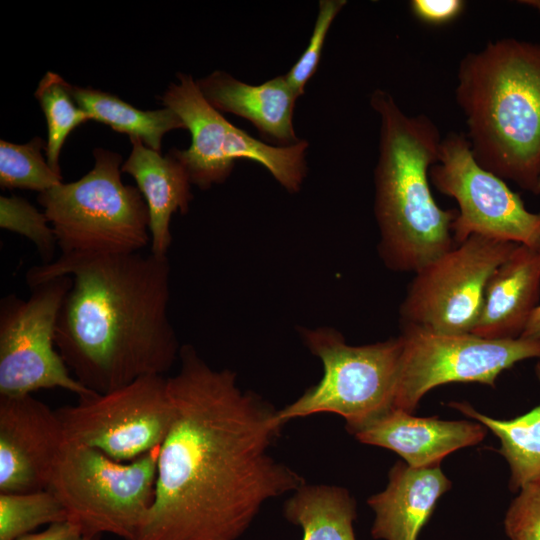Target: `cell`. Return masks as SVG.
<instances>
[{
	"mask_svg": "<svg viewBox=\"0 0 540 540\" xmlns=\"http://www.w3.org/2000/svg\"><path fill=\"white\" fill-rule=\"evenodd\" d=\"M305 341L322 361L324 373L317 385L278 410L284 425L296 418L333 413L345 419L353 434L393 408L403 347L400 335L351 346L341 334L322 328L306 332Z\"/></svg>",
	"mask_w": 540,
	"mask_h": 540,
	"instance_id": "7",
	"label": "cell"
},
{
	"mask_svg": "<svg viewBox=\"0 0 540 540\" xmlns=\"http://www.w3.org/2000/svg\"><path fill=\"white\" fill-rule=\"evenodd\" d=\"M167 378L143 376L57 408L66 441L97 449L119 462L161 446L174 418Z\"/></svg>",
	"mask_w": 540,
	"mask_h": 540,
	"instance_id": "11",
	"label": "cell"
},
{
	"mask_svg": "<svg viewBox=\"0 0 540 540\" xmlns=\"http://www.w3.org/2000/svg\"><path fill=\"white\" fill-rule=\"evenodd\" d=\"M517 244L472 235L418 272L400 306L403 324L436 333H471L495 269Z\"/></svg>",
	"mask_w": 540,
	"mask_h": 540,
	"instance_id": "12",
	"label": "cell"
},
{
	"mask_svg": "<svg viewBox=\"0 0 540 540\" xmlns=\"http://www.w3.org/2000/svg\"><path fill=\"white\" fill-rule=\"evenodd\" d=\"M540 383V360L534 368ZM450 406L489 428L500 440V454L510 470L509 488L540 483V403L529 412L510 420H499L476 411L465 402H452Z\"/></svg>",
	"mask_w": 540,
	"mask_h": 540,
	"instance_id": "21",
	"label": "cell"
},
{
	"mask_svg": "<svg viewBox=\"0 0 540 540\" xmlns=\"http://www.w3.org/2000/svg\"><path fill=\"white\" fill-rule=\"evenodd\" d=\"M208 103L250 121L267 139L290 146L300 141L293 126L294 107L299 97L285 75L260 85L244 83L216 70L196 81Z\"/></svg>",
	"mask_w": 540,
	"mask_h": 540,
	"instance_id": "18",
	"label": "cell"
},
{
	"mask_svg": "<svg viewBox=\"0 0 540 540\" xmlns=\"http://www.w3.org/2000/svg\"><path fill=\"white\" fill-rule=\"evenodd\" d=\"M132 150L121 171L137 183L149 211L150 252L166 255L171 245L170 221L180 211L186 213L192 199L189 173L176 148L162 156L142 140L130 138Z\"/></svg>",
	"mask_w": 540,
	"mask_h": 540,
	"instance_id": "19",
	"label": "cell"
},
{
	"mask_svg": "<svg viewBox=\"0 0 540 540\" xmlns=\"http://www.w3.org/2000/svg\"><path fill=\"white\" fill-rule=\"evenodd\" d=\"M46 144L40 137L26 144L0 141V186L3 189H27L42 193L62 183L41 154Z\"/></svg>",
	"mask_w": 540,
	"mask_h": 540,
	"instance_id": "25",
	"label": "cell"
},
{
	"mask_svg": "<svg viewBox=\"0 0 540 540\" xmlns=\"http://www.w3.org/2000/svg\"><path fill=\"white\" fill-rule=\"evenodd\" d=\"M69 275L55 344L72 376L107 393L148 375H164L180 348L168 316L166 255H60L26 273L30 288Z\"/></svg>",
	"mask_w": 540,
	"mask_h": 540,
	"instance_id": "2",
	"label": "cell"
},
{
	"mask_svg": "<svg viewBox=\"0 0 540 540\" xmlns=\"http://www.w3.org/2000/svg\"><path fill=\"white\" fill-rule=\"evenodd\" d=\"M160 448L124 463L66 441L48 490L85 534L135 540L154 501Z\"/></svg>",
	"mask_w": 540,
	"mask_h": 540,
	"instance_id": "6",
	"label": "cell"
},
{
	"mask_svg": "<svg viewBox=\"0 0 540 540\" xmlns=\"http://www.w3.org/2000/svg\"><path fill=\"white\" fill-rule=\"evenodd\" d=\"M82 178L38 195L61 255L140 252L151 242L149 211L139 189L121 180L122 157L96 148Z\"/></svg>",
	"mask_w": 540,
	"mask_h": 540,
	"instance_id": "5",
	"label": "cell"
},
{
	"mask_svg": "<svg viewBox=\"0 0 540 540\" xmlns=\"http://www.w3.org/2000/svg\"><path fill=\"white\" fill-rule=\"evenodd\" d=\"M462 0H412L410 9L420 21L430 25H442L456 19L464 10Z\"/></svg>",
	"mask_w": 540,
	"mask_h": 540,
	"instance_id": "29",
	"label": "cell"
},
{
	"mask_svg": "<svg viewBox=\"0 0 540 540\" xmlns=\"http://www.w3.org/2000/svg\"><path fill=\"white\" fill-rule=\"evenodd\" d=\"M35 97L47 121V162L56 173L61 174L59 158L66 138L72 130L91 118L75 102L70 84L54 72L44 75L35 91Z\"/></svg>",
	"mask_w": 540,
	"mask_h": 540,
	"instance_id": "23",
	"label": "cell"
},
{
	"mask_svg": "<svg viewBox=\"0 0 540 540\" xmlns=\"http://www.w3.org/2000/svg\"><path fill=\"white\" fill-rule=\"evenodd\" d=\"M290 495L283 515L301 527L302 540H356V503L347 489L305 483Z\"/></svg>",
	"mask_w": 540,
	"mask_h": 540,
	"instance_id": "20",
	"label": "cell"
},
{
	"mask_svg": "<svg viewBox=\"0 0 540 540\" xmlns=\"http://www.w3.org/2000/svg\"><path fill=\"white\" fill-rule=\"evenodd\" d=\"M485 431L479 422L417 417L392 408L353 434L361 443L392 450L421 468L439 466L450 453L478 444Z\"/></svg>",
	"mask_w": 540,
	"mask_h": 540,
	"instance_id": "15",
	"label": "cell"
},
{
	"mask_svg": "<svg viewBox=\"0 0 540 540\" xmlns=\"http://www.w3.org/2000/svg\"><path fill=\"white\" fill-rule=\"evenodd\" d=\"M518 3L526 5L540 12V0H521Z\"/></svg>",
	"mask_w": 540,
	"mask_h": 540,
	"instance_id": "32",
	"label": "cell"
},
{
	"mask_svg": "<svg viewBox=\"0 0 540 540\" xmlns=\"http://www.w3.org/2000/svg\"><path fill=\"white\" fill-rule=\"evenodd\" d=\"M476 161L536 195L540 179V43L504 38L460 62L455 89Z\"/></svg>",
	"mask_w": 540,
	"mask_h": 540,
	"instance_id": "3",
	"label": "cell"
},
{
	"mask_svg": "<svg viewBox=\"0 0 540 540\" xmlns=\"http://www.w3.org/2000/svg\"><path fill=\"white\" fill-rule=\"evenodd\" d=\"M69 275L31 288L28 299L9 294L0 302V395L20 396L62 388L79 398L96 394L70 373L55 344Z\"/></svg>",
	"mask_w": 540,
	"mask_h": 540,
	"instance_id": "10",
	"label": "cell"
},
{
	"mask_svg": "<svg viewBox=\"0 0 540 540\" xmlns=\"http://www.w3.org/2000/svg\"><path fill=\"white\" fill-rule=\"evenodd\" d=\"M77 105L91 119L110 126L113 130L136 137L150 149L161 152L163 136L174 129H186L180 117L170 108L143 111L115 95L94 88L70 85Z\"/></svg>",
	"mask_w": 540,
	"mask_h": 540,
	"instance_id": "22",
	"label": "cell"
},
{
	"mask_svg": "<svg viewBox=\"0 0 540 540\" xmlns=\"http://www.w3.org/2000/svg\"><path fill=\"white\" fill-rule=\"evenodd\" d=\"M429 179L439 192L458 204L452 224L457 244L472 235L515 244H540V211H528L505 180L479 165L465 134L450 132L442 138Z\"/></svg>",
	"mask_w": 540,
	"mask_h": 540,
	"instance_id": "13",
	"label": "cell"
},
{
	"mask_svg": "<svg viewBox=\"0 0 540 540\" xmlns=\"http://www.w3.org/2000/svg\"><path fill=\"white\" fill-rule=\"evenodd\" d=\"M370 104L380 119L375 168L380 254L390 269L416 273L457 244L452 234L457 210L442 209L430 187L442 138L429 117L405 114L385 90L373 91Z\"/></svg>",
	"mask_w": 540,
	"mask_h": 540,
	"instance_id": "4",
	"label": "cell"
},
{
	"mask_svg": "<svg viewBox=\"0 0 540 540\" xmlns=\"http://www.w3.org/2000/svg\"><path fill=\"white\" fill-rule=\"evenodd\" d=\"M539 194H540V179H539L537 190H536V195H539Z\"/></svg>",
	"mask_w": 540,
	"mask_h": 540,
	"instance_id": "33",
	"label": "cell"
},
{
	"mask_svg": "<svg viewBox=\"0 0 540 540\" xmlns=\"http://www.w3.org/2000/svg\"><path fill=\"white\" fill-rule=\"evenodd\" d=\"M100 535H87L75 523L67 520L49 525L40 532L25 535L17 540H101Z\"/></svg>",
	"mask_w": 540,
	"mask_h": 540,
	"instance_id": "30",
	"label": "cell"
},
{
	"mask_svg": "<svg viewBox=\"0 0 540 540\" xmlns=\"http://www.w3.org/2000/svg\"><path fill=\"white\" fill-rule=\"evenodd\" d=\"M451 482L440 465L412 467L397 462L386 488L367 503L374 512L371 535L377 540H417L438 499Z\"/></svg>",
	"mask_w": 540,
	"mask_h": 540,
	"instance_id": "17",
	"label": "cell"
},
{
	"mask_svg": "<svg viewBox=\"0 0 540 540\" xmlns=\"http://www.w3.org/2000/svg\"><path fill=\"white\" fill-rule=\"evenodd\" d=\"M67 520L64 506L48 489L0 493V540H17L40 526Z\"/></svg>",
	"mask_w": 540,
	"mask_h": 540,
	"instance_id": "24",
	"label": "cell"
},
{
	"mask_svg": "<svg viewBox=\"0 0 540 540\" xmlns=\"http://www.w3.org/2000/svg\"><path fill=\"white\" fill-rule=\"evenodd\" d=\"M521 337L540 339V305L533 311Z\"/></svg>",
	"mask_w": 540,
	"mask_h": 540,
	"instance_id": "31",
	"label": "cell"
},
{
	"mask_svg": "<svg viewBox=\"0 0 540 540\" xmlns=\"http://www.w3.org/2000/svg\"><path fill=\"white\" fill-rule=\"evenodd\" d=\"M0 227L29 239L42 264L52 262L57 246L54 231L44 214L25 199L12 195L0 197Z\"/></svg>",
	"mask_w": 540,
	"mask_h": 540,
	"instance_id": "26",
	"label": "cell"
},
{
	"mask_svg": "<svg viewBox=\"0 0 540 540\" xmlns=\"http://www.w3.org/2000/svg\"><path fill=\"white\" fill-rule=\"evenodd\" d=\"M403 347L393 408L412 413L431 389L448 383L495 387L516 363L540 360V339H487L473 333H436L403 324Z\"/></svg>",
	"mask_w": 540,
	"mask_h": 540,
	"instance_id": "9",
	"label": "cell"
},
{
	"mask_svg": "<svg viewBox=\"0 0 540 540\" xmlns=\"http://www.w3.org/2000/svg\"><path fill=\"white\" fill-rule=\"evenodd\" d=\"M164 107L173 110L191 133L188 149H176L191 183L206 189L225 180L237 159L263 165L289 191H296L306 175L308 142L272 146L237 128L211 106L191 75L179 73L162 96Z\"/></svg>",
	"mask_w": 540,
	"mask_h": 540,
	"instance_id": "8",
	"label": "cell"
},
{
	"mask_svg": "<svg viewBox=\"0 0 540 540\" xmlns=\"http://www.w3.org/2000/svg\"><path fill=\"white\" fill-rule=\"evenodd\" d=\"M346 3L345 0L319 1L318 15L309 44L298 61L285 75L288 83L298 96L303 94L305 85L315 73L330 26Z\"/></svg>",
	"mask_w": 540,
	"mask_h": 540,
	"instance_id": "27",
	"label": "cell"
},
{
	"mask_svg": "<svg viewBox=\"0 0 540 540\" xmlns=\"http://www.w3.org/2000/svg\"><path fill=\"white\" fill-rule=\"evenodd\" d=\"M518 492L504 518L505 533L509 540H540V483Z\"/></svg>",
	"mask_w": 540,
	"mask_h": 540,
	"instance_id": "28",
	"label": "cell"
},
{
	"mask_svg": "<svg viewBox=\"0 0 540 540\" xmlns=\"http://www.w3.org/2000/svg\"><path fill=\"white\" fill-rule=\"evenodd\" d=\"M168 377L174 418L157 463L155 497L135 540H238L263 505L304 485L271 449L278 410L211 368L190 345Z\"/></svg>",
	"mask_w": 540,
	"mask_h": 540,
	"instance_id": "1",
	"label": "cell"
},
{
	"mask_svg": "<svg viewBox=\"0 0 540 540\" xmlns=\"http://www.w3.org/2000/svg\"><path fill=\"white\" fill-rule=\"evenodd\" d=\"M65 443L55 410L32 394L0 395V493L47 490Z\"/></svg>",
	"mask_w": 540,
	"mask_h": 540,
	"instance_id": "14",
	"label": "cell"
},
{
	"mask_svg": "<svg viewBox=\"0 0 540 540\" xmlns=\"http://www.w3.org/2000/svg\"><path fill=\"white\" fill-rule=\"evenodd\" d=\"M540 300V244H517L490 276L471 333L487 339L522 336Z\"/></svg>",
	"mask_w": 540,
	"mask_h": 540,
	"instance_id": "16",
	"label": "cell"
}]
</instances>
